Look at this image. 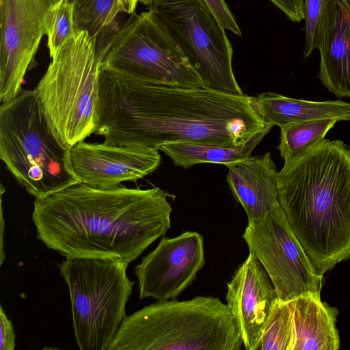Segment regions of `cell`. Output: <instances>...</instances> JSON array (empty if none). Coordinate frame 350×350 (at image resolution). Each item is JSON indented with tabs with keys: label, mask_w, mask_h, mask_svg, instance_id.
Here are the masks:
<instances>
[{
	"label": "cell",
	"mask_w": 350,
	"mask_h": 350,
	"mask_svg": "<svg viewBox=\"0 0 350 350\" xmlns=\"http://www.w3.org/2000/svg\"><path fill=\"white\" fill-rule=\"evenodd\" d=\"M226 304L212 296L157 301L126 316L108 350H240Z\"/></svg>",
	"instance_id": "277c9868"
},
{
	"label": "cell",
	"mask_w": 350,
	"mask_h": 350,
	"mask_svg": "<svg viewBox=\"0 0 350 350\" xmlns=\"http://www.w3.org/2000/svg\"><path fill=\"white\" fill-rule=\"evenodd\" d=\"M277 298L267 271L250 252L227 284L226 296L245 349H260L262 331Z\"/></svg>",
	"instance_id": "5bb4252c"
},
{
	"label": "cell",
	"mask_w": 350,
	"mask_h": 350,
	"mask_svg": "<svg viewBox=\"0 0 350 350\" xmlns=\"http://www.w3.org/2000/svg\"><path fill=\"white\" fill-rule=\"evenodd\" d=\"M129 262L66 258L57 265L70 293L73 329L81 350H108L126 316L135 284Z\"/></svg>",
	"instance_id": "52a82bcc"
},
{
	"label": "cell",
	"mask_w": 350,
	"mask_h": 350,
	"mask_svg": "<svg viewBox=\"0 0 350 350\" xmlns=\"http://www.w3.org/2000/svg\"><path fill=\"white\" fill-rule=\"evenodd\" d=\"M242 237L267 271L278 299L320 293L323 275L317 271L281 206L260 221L248 220Z\"/></svg>",
	"instance_id": "30bf717a"
},
{
	"label": "cell",
	"mask_w": 350,
	"mask_h": 350,
	"mask_svg": "<svg viewBox=\"0 0 350 350\" xmlns=\"http://www.w3.org/2000/svg\"><path fill=\"white\" fill-rule=\"evenodd\" d=\"M100 53L101 70L151 84L204 87L179 46L148 12L131 14Z\"/></svg>",
	"instance_id": "9c48e42d"
},
{
	"label": "cell",
	"mask_w": 350,
	"mask_h": 350,
	"mask_svg": "<svg viewBox=\"0 0 350 350\" xmlns=\"http://www.w3.org/2000/svg\"><path fill=\"white\" fill-rule=\"evenodd\" d=\"M147 12L179 46L204 87L244 94L233 72L226 29L204 0H151Z\"/></svg>",
	"instance_id": "ba28073f"
},
{
	"label": "cell",
	"mask_w": 350,
	"mask_h": 350,
	"mask_svg": "<svg viewBox=\"0 0 350 350\" xmlns=\"http://www.w3.org/2000/svg\"><path fill=\"white\" fill-rule=\"evenodd\" d=\"M295 341L293 350H337L338 310L323 303L320 293H306L291 300Z\"/></svg>",
	"instance_id": "e0dca14e"
},
{
	"label": "cell",
	"mask_w": 350,
	"mask_h": 350,
	"mask_svg": "<svg viewBox=\"0 0 350 350\" xmlns=\"http://www.w3.org/2000/svg\"><path fill=\"white\" fill-rule=\"evenodd\" d=\"M159 150L89 143L82 140L68 149L70 169L79 183L109 188L135 182L154 172L161 163Z\"/></svg>",
	"instance_id": "4fadbf2b"
},
{
	"label": "cell",
	"mask_w": 350,
	"mask_h": 350,
	"mask_svg": "<svg viewBox=\"0 0 350 350\" xmlns=\"http://www.w3.org/2000/svg\"><path fill=\"white\" fill-rule=\"evenodd\" d=\"M121 12L132 14L136 8L137 0H118Z\"/></svg>",
	"instance_id": "83f0119b"
},
{
	"label": "cell",
	"mask_w": 350,
	"mask_h": 350,
	"mask_svg": "<svg viewBox=\"0 0 350 350\" xmlns=\"http://www.w3.org/2000/svg\"><path fill=\"white\" fill-rule=\"evenodd\" d=\"M293 22L305 19V0H270Z\"/></svg>",
	"instance_id": "484cf974"
},
{
	"label": "cell",
	"mask_w": 350,
	"mask_h": 350,
	"mask_svg": "<svg viewBox=\"0 0 350 350\" xmlns=\"http://www.w3.org/2000/svg\"><path fill=\"white\" fill-rule=\"evenodd\" d=\"M70 1L71 2H72V1H73V0H70Z\"/></svg>",
	"instance_id": "4dcf8cb0"
},
{
	"label": "cell",
	"mask_w": 350,
	"mask_h": 350,
	"mask_svg": "<svg viewBox=\"0 0 350 350\" xmlns=\"http://www.w3.org/2000/svg\"><path fill=\"white\" fill-rule=\"evenodd\" d=\"M273 126L246 94L100 73L94 133L106 144L158 150L165 144L191 142L237 147Z\"/></svg>",
	"instance_id": "6da1fadb"
},
{
	"label": "cell",
	"mask_w": 350,
	"mask_h": 350,
	"mask_svg": "<svg viewBox=\"0 0 350 350\" xmlns=\"http://www.w3.org/2000/svg\"><path fill=\"white\" fill-rule=\"evenodd\" d=\"M57 0H0V101L23 90L27 72L33 66L49 11Z\"/></svg>",
	"instance_id": "8fae6325"
},
{
	"label": "cell",
	"mask_w": 350,
	"mask_h": 350,
	"mask_svg": "<svg viewBox=\"0 0 350 350\" xmlns=\"http://www.w3.org/2000/svg\"><path fill=\"white\" fill-rule=\"evenodd\" d=\"M204 265V239L200 233L163 236L156 248L135 267L139 299L160 301L176 298L196 280Z\"/></svg>",
	"instance_id": "7c38bea8"
},
{
	"label": "cell",
	"mask_w": 350,
	"mask_h": 350,
	"mask_svg": "<svg viewBox=\"0 0 350 350\" xmlns=\"http://www.w3.org/2000/svg\"><path fill=\"white\" fill-rule=\"evenodd\" d=\"M338 121L326 118L280 127V151L284 164L301 157L322 142Z\"/></svg>",
	"instance_id": "ffe728a7"
},
{
	"label": "cell",
	"mask_w": 350,
	"mask_h": 350,
	"mask_svg": "<svg viewBox=\"0 0 350 350\" xmlns=\"http://www.w3.org/2000/svg\"><path fill=\"white\" fill-rule=\"evenodd\" d=\"M221 26L236 35L241 36V29L224 0H204Z\"/></svg>",
	"instance_id": "d4e9b609"
},
{
	"label": "cell",
	"mask_w": 350,
	"mask_h": 350,
	"mask_svg": "<svg viewBox=\"0 0 350 350\" xmlns=\"http://www.w3.org/2000/svg\"><path fill=\"white\" fill-rule=\"evenodd\" d=\"M16 334L12 321L8 318L2 306L0 307V349L13 350Z\"/></svg>",
	"instance_id": "4316f807"
},
{
	"label": "cell",
	"mask_w": 350,
	"mask_h": 350,
	"mask_svg": "<svg viewBox=\"0 0 350 350\" xmlns=\"http://www.w3.org/2000/svg\"><path fill=\"white\" fill-rule=\"evenodd\" d=\"M252 100L260 116L267 122L280 128L326 118L350 120V103L342 100L312 101L270 92L252 96Z\"/></svg>",
	"instance_id": "ac0fdd59"
},
{
	"label": "cell",
	"mask_w": 350,
	"mask_h": 350,
	"mask_svg": "<svg viewBox=\"0 0 350 350\" xmlns=\"http://www.w3.org/2000/svg\"><path fill=\"white\" fill-rule=\"evenodd\" d=\"M0 158L18 183L36 198L79 183L68 150L54 135L36 89L0 106Z\"/></svg>",
	"instance_id": "5b68a950"
},
{
	"label": "cell",
	"mask_w": 350,
	"mask_h": 350,
	"mask_svg": "<svg viewBox=\"0 0 350 350\" xmlns=\"http://www.w3.org/2000/svg\"><path fill=\"white\" fill-rule=\"evenodd\" d=\"M172 208L158 187L97 188L78 183L36 198L37 238L66 258L139 257L171 226Z\"/></svg>",
	"instance_id": "7a4b0ae2"
},
{
	"label": "cell",
	"mask_w": 350,
	"mask_h": 350,
	"mask_svg": "<svg viewBox=\"0 0 350 350\" xmlns=\"http://www.w3.org/2000/svg\"><path fill=\"white\" fill-rule=\"evenodd\" d=\"M75 32L85 31L96 44L107 31H118L116 18L121 12L118 0H73Z\"/></svg>",
	"instance_id": "44dd1931"
},
{
	"label": "cell",
	"mask_w": 350,
	"mask_h": 350,
	"mask_svg": "<svg viewBox=\"0 0 350 350\" xmlns=\"http://www.w3.org/2000/svg\"><path fill=\"white\" fill-rule=\"evenodd\" d=\"M74 33L72 3L70 0H57L49 11L46 20L47 46L51 57Z\"/></svg>",
	"instance_id": "603a6c76"
},
{
	"label": "cell",
	"mask_w": 350,
	"mask_h": 350,
	"mask_svg": "<svg viewBox=\"0 0 350 350\" xmlns=\"http://www.w3.org/2000/svg\"><path fill=\"white\" fill-rule=\"evenodd\" d=\"M101 63L96 40L85 31L75 32L51 57L35 88L65 149L94 133Z\"/></svg>",
	"instance_id": "8992f818"
},
{
	"label": "cell",
	"mask_w": 350,
	"mask_h": 350,
	"mask_svg": "<svg viewBox=\"0 0 350 350\" xmlns=\"http://www.w3.org/2000/svg\"><path fill=\"white\" fill-rule=\"evenodd\" d=\"M318 77L338 97L350 98V12L340 0H330L319 31Z\"/></svg>",
	"instance_id": "9a60e30c"
},
{
	"label": "cell",
	"mask_w": 350,
	"mask_h": 350,
	"mask_svg": "<svg viewBox=\"0 0 350 350\" xmlns=\"http://www.w3.org/2000/svg\"><path fill=\"white\" fill-rule=\"evenodd\" d=\"M329 1L330 0H305V58L309 57L317 47L320 25Z\"/></svg>",
	"instance_id": "cb8c5ba5"
},
{
	"label": "cell",
	"mask_w": 350,
	"mask_h": 350,
	"mask_svg": "<svg viewBox=\"0 0 350 350\" xmlns=\"http://www.w3.org/2000/svg\"><path fill=\"white\" fill-rule=\"evenodd\" d=\"M280 204L317 271L350 258V148L324 139L278 174Z\"/></svg>",
	"instance_id": "3957f363"
},
{
	"label": "cell",
	"mask_w": 350,
	"mask_h": 350,
	"mask_svg": "<svg viewBox=\"0 0 350 350\" xmlns=\"http://www.w3.org/2000/svg\"><path fill=\"white\" fill-rule=\"evenodd\" d=\"M137 1L148 5V3L151 1V0H137Z\"/></svg>",
	"instance_id": "f546056e"
},
{
	"label": "cell",
	"mask_w": 350,
	"mask_h": 350,
	"mask_svg": "<svg viewBox=\"0 0 350 350\" xmlns=\"http://www.w3.org/2000/svg\"><path fill=\"white\" fill-rule=\"evenodd\" d=\"M350 12V0H340Z\"/></svg>",
	"instance_id": "f1b7e54d"
},
{
	"label": "cell",
	"mask_w": 350,
	"mask_h": 350,
	"mask_svg": "<svg viewBox=\"0 0 350 350\" xmlns=\"http://www.w3.org/2000/svg\"><path fill=\"white\" fill-rule=\"evenodd\" d=\"M227 183L247 219L258 221L280 206L276 166L271 153L250 156L226 165Z\"/></svg>",
	"instance_id": "2e32d148"
},
{
	"label": "cell",
	"mask_w": 350,
	"mask_h": 350,
	"mask_svg": "<svg viewBox=\"0 0 350 350\" xmlns=\"http://www.w3.org/2000/svg\"><path fill=\"white\" fill-rule=\"evenodd\" d=\"M271 129H267L260 132L246 144L237 147L178 142L163 144L158 150L169 157L174 165L185 169L196 164L207 163L226 166L251 156L254 149Z\"/></svg>",
	"instance_id": "d6986e66"
},
{
	"label": "cell",
	"mask_w": 350,
	"mask_h": 350,
	"mask_svg": "<svg viewBox=\"0 0 350 350\" xmlns=\"http://www.w3.org/2000/svg\"><path fill=\"white\" fill-rule=\"evenodd\" d=\"M295 331L289 301L277 298L271 307L260 341L261 350H293Z\"/></svg>",
	"instance_id": "7402d4cb"
}]
</instances>
